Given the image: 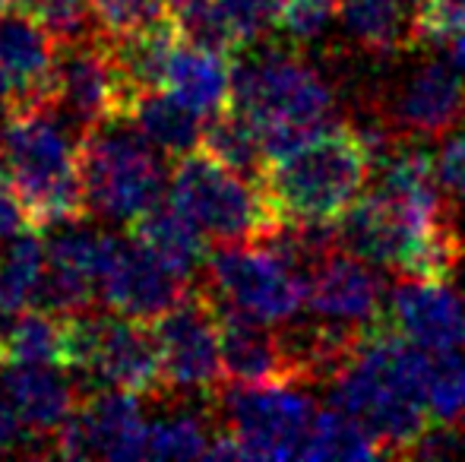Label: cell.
I'll return each instance as SVG.
<instances>
[{"label": "cell", "mask_w": 465, "mask_h": 462, "mask_svg": "<svg viewBox=\"0 0 465 462\" xmlns=\"http://www.w3.org/2000/svg\"><path fill=\"white\" fill-rule=\"evenodd\" d=\"M4 172L29 219V231L80 222L89 212L80 174V136L51 105L4 114Z\"/></svg>", "instance_id": "3"}, {"label": "cell", "mask_w": 465, "mask_h": 462, "mask_svg": "<svg viewBox=\"0 0 465 462\" xmlns=\"http://www.w3.org/2000/svg\"><path fill=\"white\" fill-rule=\"evenodd\" d=\"M200 149L206 155H213L215 162H222L232 172L244 174V178L257 181L263 178L266 165V149L260 143V133L253 130V123L244 114H238L234 108L206 117L203 123V136H200Z\"/></svg>", "instance_id": "24"}, {"label": "cell", "mask_w": 465, "mask_h": 462, "mask_svg": "<svg viewBox=\"0 0 465 462\" xmlns=\"http://www.w3.org/2000/svg\"><path fill=\"white\" fill-rule=\"evenodd\" d=\"M390 329L411 346L430 351H460L465 346V301L443 279H411L390 298Z\"/></svg>", "instance_id": "17"}, {"label": "cell", "mask_w": 465, "mask_h": 462, "mask_svg": "<svg viewBox=\"0 0 465 462\" xmlns=\"http://www.w3.org/2000/svg\"><path fill=\"white\" fill-rule=\"evenodd\" d=\"M428 364L430 351L377 327L330 380V406L355 418L383 457H409L430 418L424 399Z\"/></svg>", "instance_id": "2"}, {"label": "cell", "mask_w": 465, "mask_h": 462, "mask_svg": "<svg viewBox=\"0 0 465 462\" xmlns=\"http://www.w3.org/2000/svg\"><path fill=\"white\" fill-rule=\"evenodd\" d=\"M184 276L168 270L153 251L130 238H114L104 270L98 276V298L114 314L153 323L190 291Z\"/></svg>", "instance_id": "15"}, {"label": "cell", "mask_w": 465, "mask_h": 462, "mask_svg": "<svg viewBox=\"0 0 465 462\" xmlns=\"http://www.w3.org/2000/svg\"><path fill=\"white\" fill-rule=\"evenodd\" d=\"M0 393L16 408L19 421L35 440L54 444V434L80 406L83 393L61 364H0Z\"/></svg>", "instance_id": "19"}, {"label": "cell", "mask_w": 465, "mask_h": 462, "mask_svg": "<svg viewBox=\"0 0 465 462\" xmlns=\"http://www.w3.org/2000/svg\"><path fill=\"white\" fill-rule=\"evenodd\" d=\"M234 64L232 54L213 48H200L181 38L168 64L165 89L190 112L200 117H213L232 105Z\"/></svg>", "instance_id": "21"}, {"label": "cell", "mask_w": 465, "mask_h": 462, "mask_svg": "<svg viewBox=\"0 0 465 462\" xmlns=\"http://www.w3.org/2000/svg\"><path fill=\"white\" fill-rule=\"evenodd\" d=\"M339 16V0H282L276 29L294 44L317 42Z\"/></svg>", "instance_id": "33"}, {"label": "cell", "mask_w": 465, "mask_h": 462, "mask_svg": "<svg viewBox=\"0 0 465 462\" xmlns=\"http://www.w3.org/2000/svg\"><path fill=\"white\" fill-rule=\"evenodd\" d=\"M383 457L380 444L339 408L317 412L311 425V434L304 440L301 459H377Z\"/></svg>", "instance_id": "25"}, {"label": "cell", "mask_w": 465, "mask_h": 462, "mask_svg": "<svg viewBox=\"0 0 465 462\" xmlns=\"http://www.w3.org/2000/svg\"><path fill=\"white\" fill-rule=\"evenodd\" d=\"M64 317L42 308H25L4 339V361L16 364H61Z\"/></svg>", "instance_id": "26"}, {"label": "cell", "mask_w": 465, "mask_h": 462, "mask_svg": "<svg viewBox=\"0 0 465 462\" xmlns=\"http://www.w3.org/2000/svg\"><path fill=\"white\" fill-rule=\"evenodd\" d=\"M373 178V155L358 127H326L266 165L260 187L285 222H339Z\"/></svg>", "instance_id": "5"}, {"label": "cell", "mask_w": 465, "mask_h": 462, "mask_svg": "<svg viewBox=\"0 0 465 462\" xmlns=\"http://www.w3.org/2000/svg\"><path fill=\"white\" fill-rule=\"evenodd\" d=\"M234 38V48L244 51L257 44L270 29L279 25L282 0H215Z\"/></svg>", "instance_id": "32"}, {"label": "cell", "mask_w": 465, "mask_h": 462, "mask_svg": "<svg viewBox=\"0 0 465 462\" xmlns=\"http://www.w3.org/2000/svg\"><path fill=\"white\" fill-rule=\"evenodd\" d=\"M0 146H4V133H0Z\"/></svg>", "instance_id": "40"}, {"label": "cell", "mask_w": 465, "mask_h": 462, "mask_svg": "<svg viewBox=\"0 0 465 462\" xmlns=\"http://www.w3.org/2000/svg\"><path fill=\"white\" fill-rule=\"evenodd\" d=\"M130 121L136 123V130H140L155 149H162V152H168L172 159H178V155L193 152V149L200 146L206 117L190 112L184 102L174 99L168 89H155V93L143 95V99L136 102Z\"/></svg>", "instance_id": "23"}, {"label": "cell", "mask_w": 465, "mask_h": 462, "mask_svg": "<svg viewBox=\"0 0 465 462\" xmlns=\"http://www.w3.org/2000/svg\"><path fill=\"white\" fill-rule=\"evenodd\" d=\"M51 112L61 117L76 136H83L86 130L104 121L127 117L111 48L102 35L74 44H57Z\"/></svg>", "instance_id": "11"}, {"label": "cell", "mask_w": 465, "mask_h": 462, "mask_svg": "<svg viewBox=\"0 0 465 462\" xmlns=\"http://www.w3.org/2000/svg\"><path fill=\"white\" fill-rule=\"evenodd\" d=\"M89 6L104 42H124L172 19L168 0H89Z\"/></svg>", "instance_id": "29"}, {"label": "cell", "mask_w": 465, "mask_h": 462, "mask_svg": "<svg viewBox=\"0 0 465 462\" xmlns=\"http://www.w3.org/2000/svg\"><path fill=\"white\" fill-rule=\"evenodd\" d=\"M57 42L23 4H0V108L4 114L51 105Z\"/></svg>", "instance_id": "13"}, {"label": "cell", "mask_w": 465, "mask_h": 462, "mask_svg": "<svg viewBox=\"0 0 465 462\" xmlns=\"http://www.w3.org/2000/svg\"><path fill=\"white\" fill-rule=\"evenodd\" d=\"M23 314V308L19 304H13L10 298L4 295V289H0V355H4V339L6 333L13 329V323H16V317Z\"/></svg>", "instance_id": "39"}, {"label": "cell", "mask_w": 465, "mask_h": 462, "mask_svg": "<svg viewBox=\"0 0 465 462\" xmlns=\"http://www.w3.org/2000/svg\"><path fill=\"white\" fill-rule=\"evenodd\" d=\"M45 270H48V241H38L35 234L13 238L10 251L0 257V289L19 308H32L42 289Z\"/></svg>", "instance_id": "27"}, {"label": "cell", "mask_w": 465, "mask_h": 462, "mask_svg": "<svg viewBox=\"0 0 465 462\" xmlns=\"http://www.w3.org/2000/svg\"><path fill=\"white\" fill-rule=\"evenodd\" d=\"M465 23V0H430L428 6V42L437 32Z\"/></svg>", "instance_id": "37"}, {"label": "cell", "mask_w": 465, "mask_h": 462, "mask_svg": "<svg viewBox=\"0 0 465 462\" xmlns=\"http://www.w3.org/2000/svg\"><path fill=\"white\" fill-rule=\"evenodd\" d=\"M434 165L443 191L460 200V203H465V133H456L453 130V136L443 140Z\"/></svg>", "instance_id": "34"}, {"label": "cell", "mask_w": 465, "mask_h": 462, "mask_svg": "<svg viewBox=\"0 0 465 462\" xmlns=\"http://www.w3.org/2000/svg\"><path fill=\"white\" fill-rule=\"evenodd\" d=\"M159 342L162 380L168 393H206L215 396L225 383L219 351V320L215 298L206 285H190V291L174 308L153 320Z\"/></svg>", "instance_id": "10"}, {"label": "cell", "mask_w": 465, "mask_h": 462, "mask_svg": "<svg viewBox=\"0 0 465 462\" xmlns=\"http://www.w3.org/2000/svg\"><path fill=\"white\" fill-rule=\"evenodd\" d=\"M430 0H339L349 38L368 54H402L428 42Z\"/></svg>", "instance_id": "20"}, {"label": "cell", "mask_w": 465, "mask_h": 462, "mask_svg": "<svg viewBox=\"0 0 465 462\" xmlns=\"http://www.w3.org/2000/svg\"><path fill=\"white\" fill-rule=\"evenodd\" d=\"M25 229H29V219H25V210L19 203L16 191L10 187V178L0 168V241H13L19 238Z\"/></svg>", "instance_id": "35"}, {"label": "cell", "mask_w": 465, "mask_h": 462, "mask_svg": "<svg viewBox=\"0 0 465 462\" xmlns=\"http://www.w3.org/2000/svg\"><path fill=\"white\" fill-rule=\"evenodd\" d=\"M80 174L89 212L134 222L165 193L162 155L134 121H104L80 136Z\"/></svg>", "instance_id": "7"}, {"label": "cell", "mask_w": 465, "mask_h": 462, "mask_svg": "<svg viewBox=\"0 0 465 462\" xmlns=\"http://www.w3.org/2000/svg\"><path fill=\"white\" fill-rule=\"evenodd\" d=\"M430 42L440 44L443 54H447V61L453 64L456 70H462V74H465V23H456V25H450V29L437 32Z\"/></svg>", "instance_id": "38"}, {"label": "cell", "mask_w": 465, "mask_h": 462, "mask_svg": "<svg viewBox=\"0 0 465 462\" xmlns=\"http://www.w3.org/2000/svg\"><path fill=\"white\" fill-rule=\"evenodd\" d=\"M383 282L368 260L339 247L307 276V308L326 323H342L355 329L380 327Z\"/></svg>", "instance_id": "16"}, {"label": "cell", "mask_w": 465, "mask_h": 462, "mask_svg": "<svg viewBox=\"0 0 465 462\" xmlns=\"http://www.w3.org/2000/svg\"><path fill=\"white\" fill-rule=\"evenodd\" d=\"M428 415L437 425H453L465 415V361L456 351H437L428 364Z\"/></svg>", "instance_id": "30"}, {"label": "cell", "mask_w": 465, "mask_h": 462, "mask_svg": "<svg viewBox=\"0 0 465 462\" xmlns=\"http://www.w3.org/2000/svg\"><path fill=\"white\" fill-rule=\"evenodd\" d=\"M168 197L206 241L219 244H260L285 222L257 181L225 168L200 146L172 165Z\"/></svg>", "instance_id": "6"}, {"label": "cell", "mask_w": 465, "mask_h": 462, "mask_svg": "<svg viewBox=\"0 0 465 462\" xmlns=\"http://www.w3.org/2000/svg\"><path fill=\"white\" fill-rule=\"evenodd\" d=\"M130 234H134L146 251H153L168 270L184 276L187 282H193L200 266H206V260H209L206 234L196 229L184 212L174 206L172 197H162L159 203L149 206L140 219H134V222H130Z\"/></svg>", "instance_id": "22"}, {"label": "cell", "mask_w": 465, "mask_h": 462, "mask_svg": "<svg viewBox=\"0 0 465 462\" xmlns=\"http://www.w3.org/2000/svg\"><path fill=\"white\" fill-rule=\"evenodd\" d=\"M228 108L253 123L272 162L332 127L336 93L313 64L270 51L234 67Z\"/></svg>", "instance_id": "4"}, {"label": "cell", "mask_w": 465, "mask_h": 462, "mask_svg": "<svg viewBox=\"0 0 465 462\" xmlns=\"http://www.w3.org/2000/svg\"><path fill=\"white\" fill-rule=\"evenodd\" d=\"M373 174L377 187L336 222L339 244L399 276L447 282L465 260V229L443 197L434 159L396 143Z\"/></svg>", "instance_id": "1"}, {"label": "cell", "mask_w": 465, "mask_h": 462, "mask_svg": "<svg viewBox=\"0 0 465 462\" xmlns=\"http://www.w3.org/2000/svg\"><path fill=\"white\" fill-rule=\"evenodd\" d=\"M215 320H219V351L225 383H238V387L294 383L298 387L279 329H270V323L228 308L219 298H215Z\"/></svg>", "instance_id": "18"}, {"label": "cell", "mask_w": 465, "mask_h": 462, "mask_svg": "<svg viewBox=\"0 0 465 462\" xmlns=\"http://www.w3.org/2000/svg\"><path fill=\"white\" fill-rule=\"evenodd\" d=\"M206 289L222 304L279 327L307 304V279L266 244H225L206 260Z\"/></svg>", "instance_id": "9"}, {"label": "cell", "mask_w": 465, "mask_h": 462, "mask_svg": "<svg viewBox=\"0 0 465 462\" xmlns=\"http://www.w3.org/2000/svg\"><path fill=\"white\" fill-rule=\"evenodd\" d=\"M380 123L396 140H434L460 130L465 123V74L450 61L421 64L390 93Z\"/></svg>", "instance_id": "14"}, {"label": "cell", "mask_w": 465, "mask_h": 462, "mask_svg": "<svg viewBox=\"0 0 465 462\" xmlns=\"http://www.w3.org/2000/svg\"><path fill=\"white\" fill-rule=\"evenodd\" d=\"M213 399L225 421L222 431L238 444L241 459H301L317 406L294 383H222Z\"/></svg>", "instance_id": "8"}, {"label": "cell", "mask_w": 465, "mask_h": 462, "mask_svg": "<svg viewBox=\"0 0 465 462\" xmlns=\"http://www.w3.org/2000/svg\"><path fill=\"white\" fill-rule=\"evenodd\" d=\"M149 421L124 389L83 393L80 406L54 434V457L64 459H146Z\"/></svg>", "instance_id": "12"}, {"label": "cell", "mask_w": 465, "mask_h": 462, "mask_svg": "<svg viewBox=\"0 0 465 462\" xmlns=\"http://www.w3.org/2000/svg\"><path fill=\"white\" fill-rule=\"evenodd\" d=\"M25 6L35 13V19L57 44L86 42L98 35L89 0H29Z\"/></svg>", "instance_id": "31"}, {"label": "cell", "mask_w": 465, "mask_h": 462, "mask_svg": "<svg viewBox=\"0 0 465 462\" xmlns=\"http://www.w3.org/2000/svg\"><path fill=\"white\" fill-rule=\"evenodd\" d=\"M213 440L215 431L200 415L193 412L165 415L159 421H149L146 459H200L209 457Z\"/></svg>", "instance_id": "28"}, {"label": "cell", "mask_w": 465, "mask_h": 462, "mask_svg": "<svg viewBox=\"0 0 465 462\" xmlns=\"http://www.w3.org/2000/svg\"><path fill=\"white\" fill-rule=\"evenodd\" d=\"M25 440H35V437L25 431L16 408H13L10 399L0 393V457H6V453H29V444H25Z\"/></svg>", "instance_id": "36"}]
</instances>
